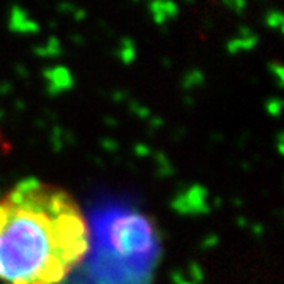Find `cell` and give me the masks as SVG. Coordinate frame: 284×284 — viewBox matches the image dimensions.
Wrapping results in <instances>:
<instances>
[{"instance_id": "6da1fadb", "label": "cell", "mask_w": 284, "mask_h": 284, "mask_svg": "<svg viewBox=\"0 0 284 284\" xmlns=\"http://www.w3.org/2000/svg\"><path fill=\"white\" fill-rule=\"evenodd\" d=\"M90 246L87 221L73 196L25 178L0 199V280L60 284Z\"/></svg>"}]
</instances>
